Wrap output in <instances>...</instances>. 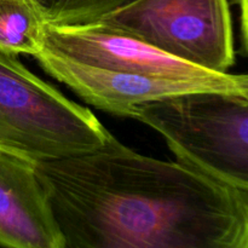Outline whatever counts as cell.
Masks as SVG:
<instances>
[{
    "label": "cell",
    "instance_id": "1",
    "mask_svg": "<svg viewBox=\"0 0 248 248\" xmlns=\"http://www.w3.org/2000/svg\"><path fill=\"white\" fill-rule=\"evenodd\" d=\"M58 248H248V190L115 137L36 164Z\"/></svg>",
    "mask_w": 248,
    "mask_h": 248
},
{
    "label": "cell",
    "instance_id": "2",
    "mask_svg": "<svg viewBox=\"0 0 248 248\" xmlns=\"http://www.w3.org/2000/svg\"><path fill=\"white\" fill-rule=\"evenodd\" d=\"M41 68L87 103L114 115L189 92L248 97V74L199 68L170 56L102 21L47 23Z\"/></svg>",
    "mask_w": 248,
    "mask_h": 248
},
{
    "label": "cell",
    "instance_id": "3",
    "mask_svg": "<svg viewBox=\"0 0 248 248\" xmlns=\"http://www.w3.org/2000/svg\"><path fill=\"white\" fill-rule=\"evenodd\" d=\"M113 137L89 108L0 53V148L40 162L98 149Z\"/></svg>",
    "mask_w": 248,
    "mask_h": 248
},
{
    "label": "cell",
    "instance_id": "4",
    "mask_svg": "<svg viewBox=\"0 0 248 248\" xmlns=\"http://www.w3.org/2000/svg\"><path fill=\"white\" fill-rule=\"evenodd\" d=\"M178 160L248 190V97L189 92L137 107Z\"/></svg>",
    "mask_w": 248,
    "mask_h": 248
},
{
    "label": "cell",
    "instance_id": "5",
    "mask_svg": "<svg viewBox=\"0 0 248 248\" xmlns=\"http://www.w3.org/2000/svg\"><path fill=\"white\" fill-rule=\"evenodd\" d=\"M98 21L199 68L234 64L228 0H136Z\"/></svg>",
    "mask_w": 248,
    "mask_h": 248
},
{
    "label": "cell",
    "instance_id": "6",
    "mask_svg": "<svg viewBox=\"0 0 248 248\" xmlns=\"http://www.w3.org/2000/svg\"><path fill=\"white\" fill-rule=\"evenodd\" d=\"M38 162L0 148V246L58 248Z\"/></svg>",
    "mask_w": 248,
    "mask_h": 248
},
{
    "label": "cell",
    "instance_id": "7",
    "mask_svg": "<svg viewBox=\"0 0 248 248\" xmlns=\"http://www.w3.org/2000/svg\"><path fill=\"white\" fill-rule=\"evenodd\" d=\"M47 23L39 0H0V53L35 57Z\"/></svg>",
    "mask_w": 248,
    "mask_h": 248
},
{
    "label": "cell",
    "instance_id": "8",
    "mask_svg": "<svg viewBox=\"0 0 248 248\" xmlns=\"http://www.w3.org/2000/svg\"><path fill=\"white\" fill-rule=\"evenodd\" d=\"M51 24L96 22L136 0H39Z\"/></svg>",
    "mask_w": 248,
    "mask_h": 248
},
{
    "label": "cell",
    "instance_id": "9",
    "mask_svg": "<svg viewBox=\"0 0 248 248\" xmlns=\"http://www.w3.org/2000/svg\"><path fill=\"white\" fill-rule=\"evenodd\" d=\"M241 6L242 52L248 55V0H239Z\"/></svg>",
    "mask_w": 248,
    "mask_h": 248
}]
</instances>
